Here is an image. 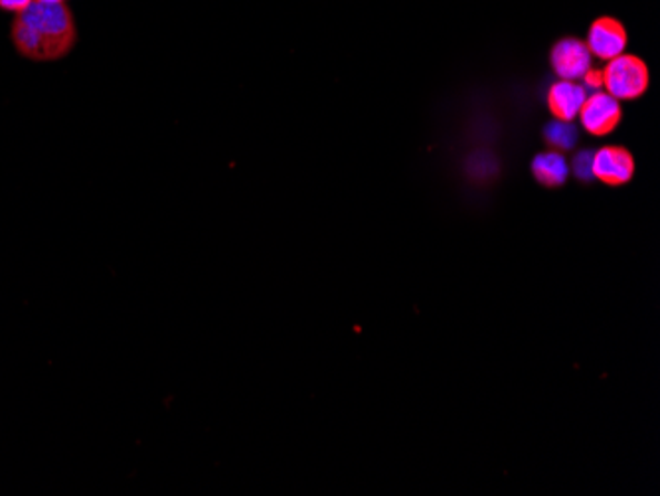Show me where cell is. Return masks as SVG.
Returning a JSON list of instances; mask_svg holds the SVG:
<instances>
[{"instance_id": "3957f363", "label": "cell", "mask_w": 660, "mask_h": 496, "mask_svg": "<svg viewBox=\"0 0 660 496\" xmlns=\"http://www.w3.org/2000/svg\"><path fill=\"white\" fill-rule=\"evenodd\" d=\"M621 105L614 95L597 92L594 95H587L586 102L579 109V122L584 129L596 137H604L617 129L621 123Z\"/></svg>"}, {"instance_id": "5b68a950", "label": "cell", "mask_w": 660, "mask_h": 496, "mask_svg": "<svg viewBox=\"0 0 660 496\" xmlns=\"http://www.w3.org/2000/svg\"><path fill=\"white\" fill-rule=\"evenodd\" d=\"M594 177L609 187L627 184L635 175V160L631 152L624 147H604L594 152L591 160Z\"/></svg>"}, {"instance_id": "52a82bcc", "label": "cell", "mask_w": 660, "mask_h": 496, "mask_svg": "<svg viewBox=\"0 0 660 496\" xmlns=\"http://www.w3.org/2000/svg\"><path fill=\"white\" fill-rule=\"evenodd\" d=\"M586 87L562 80L558 84L552 85L548 92L549 112L558 122L572 123L579 115L582 105L586 102Z\"/></svg>"}, {"instance_id": "6da1fadb", "label": "cell", "mask_w": 660, "mask_h": 496, "mask_svg": "<svg viewBox=\"0 0 660 496\" xmlns=\"http://www.w3.org/2000/svg\"><path fill=\"white\" fill-rule=\"evenodd\" d=\"M10 40L20 56L46 64L72 54L77 44L74 12L65 4L32 2L10 24Z\"/></svg>"}, {"instance_id": "30bf717a", "label": "cell", "mask_w": 660, "mask_h": 496, "mask_svg": "<svg viewBox=\"0 0 660 496\" xmlns=\"http://www.w3.org/2000/svg\"><path fill=\"white\" fill-rule=\"evenodd\" d=\"M591 160H594V152H579L576 160H574V170H576V177L579 180H589L594 177V170H591Z\"/></svg>"}, {"instance_id": "7a4b0ae2", "label": "cell", "mask_w": 660, "mask_h": 496, "mask_svg": "<svg viewBox=\"0 0 660 496\" xmlns=\"http://www.w3.org/2000/svg\"><path fill=\"white\" fill-rule=\"evenodd\" d=\"M649 67L641 57L621 56L609 60L601 75V84L615 99H637L649 89Z\"/></svg>"}, {"instance_id": "8fae6325", "label": "cell", "mask_w": 660, "mask_h": 496, "mask_svg": "<svg viewBox=\"0 0 660 496\" xmlns=\"http://www.w3.org/2000/svg\"><path fill=\"white\" fill-rule=\"evenodd\" d=\"M32 2H34V0H0V10L12 12V14L17 17L20 12H24V10L29 9Z\"/></svg>"}, {"instance_id": "9c48e42d", "label": "cell", "mask_w": 660, "mask_h": 496, "mask_svg": "<svg viewBox=\"0 0 660 496\" xmlns=\"http://www.w3.org/2000/svg\"><path fill=\"white\" fill-rule=\"evenodd\" d=\"M544 135H546V141L556 149L569 150L577 141L576 127L567 122L549 123Z\"/></svg>"}, {"instance_id": "ba28073f", "label": "cell", "mask_w": 660, "mask_h": 496, "mask_svg": "<svg viewBox=\"0 0 660 496\" xmlns=\"http://www.w3.org/2000/svg\"><path fill=\"white\" fill-rule=\"evenodd\" d=\"M532 172L539 184L544 187H562L569 175V167L564 155L559 152H542L536 159L532 160Z\"/></svg>"}, {"instance_id": "8992f818", "label": "cell", "mask_w": 660, "mask_h": 496, "mask_svg": "<svg viewBox=\"0 0 660 496\" xmlns=\"http://www.w3.org/2000/svg\"><path fill=\"white\" fill-rule=\"evenodd\" d=\"M586 46L591 52V56L607 60V62L621 56L627 46V32H625L624 24L619 20L609 19V17L597 19L589 29Z\"/></svg>"}, {"instance_id": "277c9868", "label": "cell", "mask_w": 660, "mask_h": 496, "mask_svg": "<svg viewBox=\"0 0 660 496\" xmlns=\"http://www.w3.org/2000/svg\"><path fill=\"white\" fill-rule=\"evenodd\" d=\"M552 67L567 82H576L591 72V52L577 38H564L552 48Z\"/></svg>"}, {"instance_id": "7c38bea8", "label": "cell", "mask_w": 660, "mask_h": 496, "mask_svg": "<svg viewBox=\"0 0 660 496\" xmlns=\"http://www.w3.org/2000/svg\"><path fill=\"white\" fill-rule=\"evenodd\" d=\"M34 2H46V4H60V2H67V0H34Z\"/></svg>"}]
</instances>
